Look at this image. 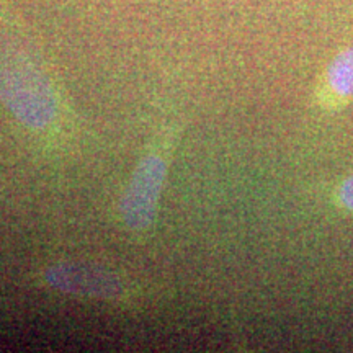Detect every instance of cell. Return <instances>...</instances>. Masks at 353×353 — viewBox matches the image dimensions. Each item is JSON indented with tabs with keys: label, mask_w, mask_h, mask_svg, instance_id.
<instances>
[{
	"label": "cell",
	"mask_w": 353,
	"mask_h": 353,
	"mask_svg": "<svg viewBox=\"0 0 353 353\" xmlns=\"http://www.w3.org/2000/svg\"><path fill=\"white\" fill-rule=\"evenodd\" d=\"M335 203L341 210L353 214V174L348 175L335 190Z\"/></svg>",
	"instance_id": "cell-5"
},
{
	"label": "cell",
	"mask_w": 353,
	"mask_h": 353,
	"mask_svg": "<svg viewBox=\"0 0 353 353\" xmlns=\"http://www.w3.org/2000/svg\"><path fill=\"white\" fill-rule=\"evenodd\" d=\"M167 154V148L145 154L128 183L120 203V213L131 231H145L154 224L169 167Z\"/></svg>",
	"instance_id": "cell-2"
},
{
	"label": "cell",
	"mask_w": 353,
	"mask_h": 353,
	"mask_svg": "<svg viewBox=\"0 0 353 353\" xmlns=\"http://www.w3.org/2000/svg\"><path fill=\"white\" fill-rule=\"evenodd\" d=\"M0 101L32 131L48 134L59 125L54 88L34 63L10 46H0Z\"/></svg>",
	"instance_id": "cell-1"
},
{
	"label": "cell",
	"mask_w": 353,
	"mask_h": 353,
	"mask_svg": "<svg viewBox=\"0 0 353 353\" xmlns=\"http://www.w3.org/2000/svg\"><path fill=\"white\" fill-rule=\"evenodd\" d=\"M48 286L61 293L100 301H120L130 293V286L121 276L90 263L63 262L48 267L43 273Z\"/></svg>",
	"instance_id": "cell-3"
},
{
	"label": "cell",
	"mask_w": 353,
	"mask_h": 353,
	"mask_svg": "<svg viewBox=\"0 0 353 353\" xmlns=\"http://www.w3.org/2000/svg\"><path fill=\"white\" fill-rule=\"evenodd\" d=\"M353 100V46L330 61L316 88L317 105L325 112L341 110Z\"/></svg>",
	"instance_id": "cell-4"
}]
</instances>
